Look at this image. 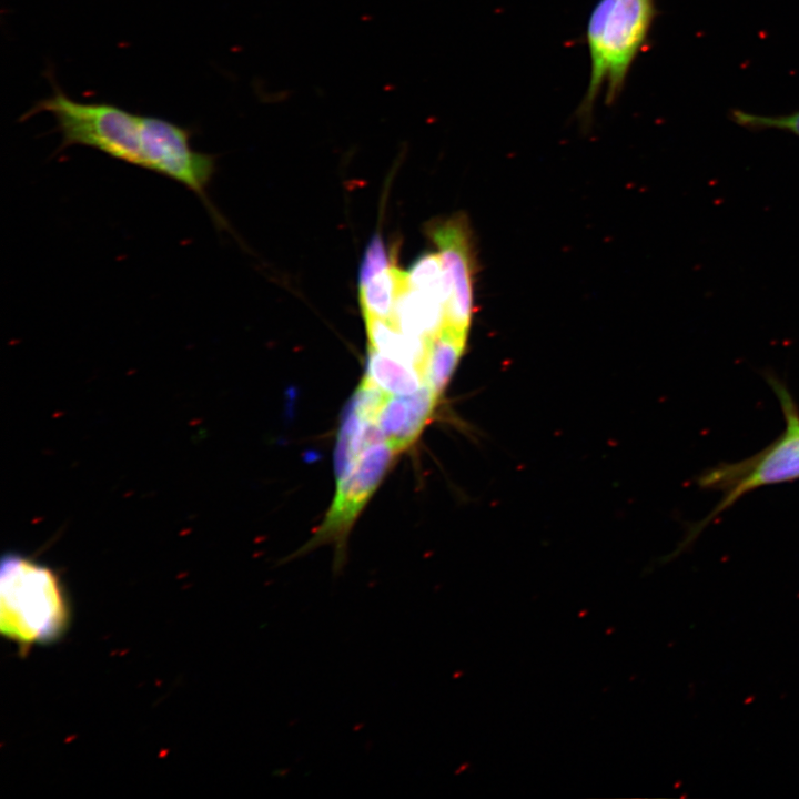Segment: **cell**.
<instances>
[{
    "instance_id": "cell-1",
    "label": "cell",
    "mask_w": 799,
    "mask_h": 799,
    "mask_svg": "<svg viewBox=\"0 0 799 799\" xmlns=\"http://www.w3.org/2000/svg\"><path fill=\"white\" fill-rule=\"evenodd\" d=\"M656 17L655 0H598L586 27L590 74L578 114L587 121L605 85V101L620 95L628 72L646 45Z\"/></svg>"
},
{
    "instance_id": "cell-2",
    "label": "cell",
    "mask_w": 799,
    "mask_h": 799,
    "mask_svg": "<svg viewBox=\"0 0 799 799\" xmlns=\"http://www.w3.org/2000/svg\"><path fill=\"white\" fill-rule=\"evenodd\" d=\"M70 621V606L62 583L45 565L7 554L0 572V629L20 645L59 639Z\"/></svg>"
},
{
    "instance_id": "cell-3",
    "label": "cell",
    "mask_w": 799,
    "mask_h": 799,
    "mask_svg": "<svg viewBox=\"0 0 799 799\" xmlns=\"http://www.w3.org/2000/svg\"><path fill=\"white\" fill-rule=\"evenodd\" d=\"M53 115L61 134V149L72 145L98 150L115 160L144 168L143 115L104 102H79L58 85L39 100L21 120L37 113Z\"/></svg>"
},
{
    "instance_id": "cell-4",
    "label": "cell",
    "mask_w": 799,
    "mask_h": 799,
    "mask_svg": "<svg viewBox=\"0 0 799 799\" xmlns=\"http://www.w3.org/2000/svg\"><path fill=\"white\" fill-rule=\"evenodd\" d=\"M769 383L783 412V433L751 457L722 463L701 474L698 479L700 487L720 490L722 498L691 533V537L750 490L799 479V408L782 383L773 377L769 378Z\"/></svg>"
},
{
    "instance_id": "cell-5",
    "label": "cell",
    "mask_w": 799,
    "mask_h": 799,
    "mask_svg": "<svg viewBox=\"0 0 799 799\" xmlns=\"http://www.w3.org/2000/svg\"><path fill=\"white\" fill-rule=\"evenodd\" d=\"M398 454L387 442L366 448L348 475L336 482V494L328 513L313 537L297 552H310L324 544L337 548L334 569H341L346 536L382 478Z\"/></svg>"
},
{
    "instance_id": "cell-6",
    "label": "cell",
    "mask_w": 799,
    "mask_h": 799,
    "mask_svg": "<svg viewBox=\"0 0 799 799\" xmlns=\"http://www.w3.org/2000/svg\"><path fill=\"white\" fill-rule=\"evenodd\" d=\"M426 232L439 251L446 324L468 333L474 306V256L468 220L457 213L429 222Z\"/></svg>"
},
{
    "instance_id": "cell-7",
    "label": "cell",
    "mask_w": 799,
    "mask_h": 799,
    "mask_svg": "<svg viewBox=\"0 0 799 799\" xmlns=\"http://www.w3.org/2000/svg\"><path fill=\"white\" fill-rule=\"evenodd\" d=\"M438 398L425 383L412 394L385 396L374 421L397 453L418 438L432 418Z\"/></svg>"
},
{
    "instance_id": "cell-8",
    "label": "cell",
    "mask_w": 799,
    "mask_h": 799,
    "mask_svg": "<svg viewBox=\"0 0 799 799\" xmlns=\"http://www.w3.org/2000/svg\"><path fill=\"white\" fill-rule=\"evenodd\" d=\"M468 333L448 324L427 338L422 375L424 383L441 397L466 346Z\"/></svg>"
},
{
    "instance_id": "cell-9",
    "label": "cell",
    "mask_w": 799,
    "mask_h": 799,
    "mask_svg": "<svg viewBox=\"0 0 799 799\" xmlns=\"http://www.w3.org/2000/svg\"><path fill=\"white\" fill-rule=\"evenodd\" d=\"M382 442L386 441L375 421L365 418L347 404L334 454L336 482L348 475L366 448Z\"/></svg>"
},
{
    "instance_id": "cell-10",
    "label": "cell",
    "mask_w": 799,
    "mask_h": 799,
    "mask_svg": "<svg viewBox=\"0 0 799 799\" xmlns=\"http://www.w3.org/2000/svg\"><path fill=\"white\" fill-rule=\"evenodd\" d=\"M394 323L409 335L428 338L446 323L445 303L405 284L396 301Z\"/></svg>"
},
{
    "instance_id": "cell-11",
    "label": "cell",
    "mask_w": 799,
    "mask_h": 799,
    "mask_svg": "<svg viewBox=\"0 0 799 799\" xmlns=\"http://www.w3.org/2000/svg\"><path fill=\"white\" fill-rule=\"evenodd\" d=\"M368 347L409 364L422 373L427 338L409 335L394 322L376 317H364Z\"/></svg>"
},
{
    "instance_id": "cell-12",
    "label": "cell",
    "mask_w": 799,
    "mask_h": 799,
    "mask_svg": "<svg viewBox=\"0 0 799 799\" xmlns=\"http://www.w3.org/2000/svg\"><path fill=\"white\" fill-rule=\"evenodd\" d=\"M364 377L385 393L395 395L412 394L424 384L419 370L372 347L367 350Z\"/></svg>"
},
{
    "instance_id": "cell-13",
    "label": "cell",
    "mask_w": 799,
    "mask_h": 799,
    "mask_svg": "<svg viewBox=\"0 0 799 799\" xmlns=\"http://www.w3.org/2000/svg\"><path fill=\"white\" fill-rule=\"evenodd\" d=\"M405 284V272L394 265L360 285L358 299L363 316L394 322L396 301Z\"/></svg>"
},
{
    "instance_id": "cell-14",
    "label": "cell",
    "mask_w": 799,
    "mask_h": 799,
    "mask_svg": "<svg viewBox=\"0 0 799 799\" xmlns=\"http://www.w3.org/2000/svg\"><path fill=\"white\" fill-rule=\"evenodd\" d=\"M405 275L409 287L446 303L445 280L438 254L427 252L419 255Z\"/></svg>"
},
{
    "instance_id": "cell-15",
    "label": "cell",
    "mask_w": 799,
    "mask_h": 799,
    "mask_svg": "<svg viewBox=\"0 0 799 799\" xmlns=\"http://www.w3.org/2000/svg\"><path fill=\"white\" fill-rule=\"evenodd\" d=\"M397 247L387 245L380 232L368 242L358 267V286L365 284L374 275L396 265Z\"/></svg>"
},
{
    "instance_id": "cell-16",
    "label": "cell",
    "mask_w": 799,
    "mask_h": 799,
    "mask_svg": "<svg viewBox=\"0 0 799 799\" xmlns=\"http://www.w3.org/2000/svg\"><path fill=\"white\" fill-rule=\"evenodd\" d=\"M730 118L738 125L749 130L778 129L789 131L799 136V111L790 114L769 117L734 110L730 113Z\"/></svg>"
}]
</instances>
